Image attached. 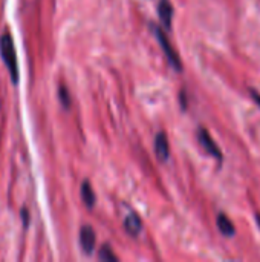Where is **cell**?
Here are the masks:
<instances>
[{"label":"cell","instance_id":"cell-9","mask_svg":"<svg viewBox=\"0 0 260 262\" xmlns=\"http://www.w3.org/2000/svg\"><path fill=\"white\" fill-rule=\"evenodd\" d=\"M81 200L86 204V207H89V209H92L95 206L97 198H95V192L89 181H83V184H81Z\"/></svg>","mask_w":260,"mask_h":262},{"label":"cell","instance_id":"cell-8","mask_svg":"<svg viewBox=\"0 0 260 262\" xmlns=\"http://www.w3.org/2000/svg\"><path fill=\"white\" fill-rule=\"evenodd\" d=\"M216 223H218V229H219V232H221L224 236H228V238H230V236H234L236 229H234V226H233L231 220H230L225 213H219V215H218Z\"/></svg>","mask_w":260,"mask_h":262},{"label":"cell","instance_id":"cell-10","mask_svg":"<svg viewBox=\"0 0 260 262\" xmlns=\"http://www.w3.org/2000/svg\"><path fill=\"white\" fill-rule=\"evenodd\" d=\"M98 258H100V261L104 262H118V256L113 253V250H112L110 246H107V244H104V246L100 249Z\"/></svg>","mask_w":260,"mask_h":262},{"label":"cell","instance_id":"cell-4","mask_svg":"<svg viewBox=\"0 0 260 262\" xmlns=\"http://www.w3.org/2000/svg\"><path fill=\"white\" fill-rule=\"evenodd\" d=\"M198 140H199V143L202 144V147L211 155V157H215L216 160H222L224 157H222V152H221V149H219V146L215 143V140L211 138V135L205 130V129H199V132H198Z\"/></svg>","mask_w":260,"mask_h":262},{"label":"cell","instance_id":"cell-13","mask_svg":"<svg viewBox=\"0 0 260 262\" xmlns=\"http://www.w3.org/2000/svg\"><path fill=\"white\" fill-rule=\"evenodd\" d=\"M251 97H253V100H254V101L257 103V106L260 107V94H257V92H256L254 89H251Z\"/></svg>","mask_w":260,"mask_h":262},{"label":"cell","instance_id":"cell-6","mask_svg":"<svg viewBox=\"0 0 260 262\" xmlns=\"http://www.w3.org/2000/svg\"><path fill=\"white\" fill-rule=\"evenodd\" d=\"M158 15H159L161 23L164 25V28L170 29L172 28V21H173V6H172L170 0H159Z\"/></svg>","mask_w":260,"mask_h":262},{"label":"cell","instance_id":"cell-7","mask_svg":"<svg viewBox=\"0 0 260 262\" xmlns=\"http://www.w3.org/2000/svg\"><path fill=\"white\" fill-rule=\"evenodd\" d=\"M141 218L136 213H129L124 220V229L130 236H138L141 232Z\"/></svg>","mask_w":260,"mask_h":262},{"label":"cell","instance_id":"cell-3","mask_svg":"<svg viewBox=\"0 0 260 262\" xmlns=\"http://www.w3.org/2000/svg\"><path fill=\"white\" fill-rule=\"evenodd\" d=\"M97 244V235L95 230L90 226H83L80 230V246L86 255H92Z\"/></svg>","mask_w":260,"mask_h":262},{"label":"cell","instance_id":"cell-1","mask_svg":"<svg viewBox=\"0 0 260 262\" xmlns=\"http://www.w3.org/2000/svg\"><path fill=\"white\" fill-rule=\"evenodd\" d=\"M0 55L2 60L5 63V66L8 68V72L11 75V80L14 84L18 83V66H17V55H15V46H14V40L12 35L9 32H5L0 37Z\"/></svg>","mask_w":260,"mask_h":262},{"label":"cell","instance_id":"cell-11","mask_svg":"<svg viewBox=\"0 0 260 262\" xmlns=\"http://www.w3.org/2000/svg\"><path fill=\"white\" fill-rule=\"evenodd\" d=\"M58 98H60V103L63 104L64 109H69L70 107V95H69V91L64 86H60V89H58Z\"/></svg>","mask_w":260,"mask_h":262},{"label":"cell","instance_id":"cell-2","mask_svg":"<svg viewBox=\"0 0 260 262\" xmlns=\"http://www.w3.org/2000/svg\"><path fill=\"white\" fill-rule=\"evenodd\" d=\"M150 28L153 29V34H155V37L158 38L159 46H161V49L164 51V54H166V57H167V60H169L170 66H172L173 69H176V71H182L181 58L178 57L176 51H175V49H173V46L170 45V41H169L167 35L164 34V31H162L159 26H156L155 23H150Z\"/></svg>","mask_w":260,"mask_h":262},{"label":"cell","instance_id":"cell-5","mask_svg":"<svg viewBox=\"0 0 260 262\" xmlns=\"http://www.w3.org/2000/svg\"><path fill=\"white\" fill-rule=\"evenodd\" d=\"M155 152L159 161H167L170 157V147H169V140L166 132H158L155 138Z\"/></svg>","mask_w":260,"mask_h":262},{"label":"cell","instance_id":"cell-12","mask_svg":"<svg viewBox=\"0 0 260 262\" xmlns=\"http://www.w3.org/2000/svg\"><path fill=\"white\" fill-rule=\"evenodd\" d=\"M20 216H21L23 227H25V229H28V226H29V215H28V210H26V207H23V209H21V212H20Z\"/></svg>","mask_w":260,"mask_h":262}]
</instances>
